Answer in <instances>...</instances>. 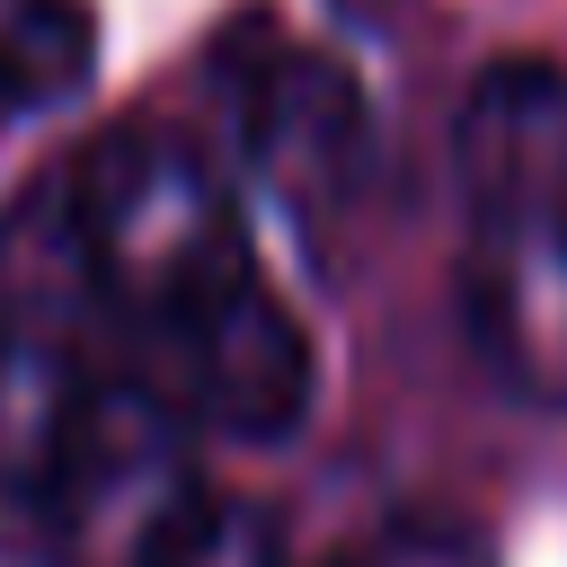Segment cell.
<instances>
[{
  "instance_id": "cell-1",
  "label": "cell",
  "mask_w": 567,
  "mask_h": 567,
  "mask_svg": "<svg viewBox=\"0 0 567 567\" xmlns=\"http://www.w3.org/2000/svg\"><path fill=\"white\" fill-rule=\"evenodd\" d=\"M71 248L142 372L204 425L275 443L310 408V346L266 292L230 195L159 133H115L71 177Z\"/></svg>"
},
{
  "instance_id": "cell-2",
  "label": "cell",
  "mask_w": 567,
  "mask_h": 567,
  "mask_svg": "<svg viewBox=\"0 0 567 567\" xmlns=\"http://www.w3.org/2000/svg\"><path fill=\"white\" fill-rule=\"evenodd\" d=\"M470 168V337L540 408H567V89L540 62L478 80L461 124Z\"/></svg>"
},
{
  "instance_id": "cell-3",
  "label": "cell",
  "mask_w": 567,
  "mask_h": 567,
  "mask_svg": "<svg viewBox=\"0 0 567 567\" xmlns=\"http://www.w3.org/2000/svg\"><path fill=\"white\" fill-rule=\"evenodd\" d=\"M97 443V363L80 319L35 292L9 301L0 319V487L27 505H62L80 461Z\"/></svg>"
},
{
  "instance_id": "cell-4",
  "label": "cell",
  "mask_w": 567,
  "mask_h": 567,
  "mask_svg": "<svg viewBox=\"0 0 567 567\" xmlns=\"http://www.w3.org/2000/svg\"><path fill=\"white\" fill-rule=\"evenodd\" d=\"M354 80L328 53H266V71L248 80V142L275 168V186L319 195L337 186V168L354 159Z\"/></svg>"
},
{
  "instance_id": "cell-5",
  "label": "cell",
  "mask_w": 567,
  "mask_h": 567,
  "mask_svg": "<svg viewBox=\"0 0 567 567\" xmlns=\"http://www.w3.org/2000/svg\"><path fill=\"white\" fill-rule=\"evenodd\" d=\"M97 18L89 0H0V106L44 115L89 89Z\"/></svg>"
},
{
  "instance_id": "cell-6",
  "label": "cell",
  "mask_w": 567,
  "mask_h": 567,
  "mask_svg": "<svg viewBox=\"0 0 567 567\" xmlns=\"http://www.w3.org/2000/svg\"><path fill=\"white\" fill-rule=\"evenodd\" d=\"M142 567H221V532H213V523H168Z\"/></svg>"
},
{
  "instance_id": "cell-7",
  "label": "cell",
  "mask_w": 567,
  "mask_h": 567,
  "mask_svg": "<svg viewBox=\"0 0 567 567\" xmlns=\"http://www.w3.org/2000/svg\"><path fill=\"white\" fill-rule=\"evenodd\" d=\"M328 567H354V558H328Z\"/></svg>"
}]
</instances>
